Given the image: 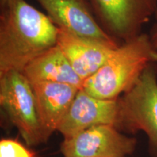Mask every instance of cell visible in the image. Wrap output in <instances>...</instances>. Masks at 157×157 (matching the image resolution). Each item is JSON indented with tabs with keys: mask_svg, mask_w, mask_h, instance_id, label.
Masks as SVG:
<instances>
[{
	"mask_svg": "<svg viewBox=\"0 0 157 157\" xmlns=\"http://www.w3.org/2000/svg\"><path fill=\"white\" fill-rule=\"evenodd\" d=\"M0 106L28 146L47 142L34 90L23 72L0 74Z\"/></svg>",
	"mask_w": 157,
	"mask_h": 157,
	"instance_id": "4",
	"label": "cell"
},
{
	"mask_svg": "<svg viewBox=\"0 0 157 157\" xmlns=\"http://www.w3.org/2000/svg\"><path fill=\"white\" fill-rule=\"evenodd\" d=\"M31 83L38 104L45 138L48 141L53 132L58 131L59 125L80 88L60 82Z\"/></svg>",
	"mask_w": 157,
	"mask_h": 157,
	"instance_id": "10",
	"label": "cell"
},
{
	"mask_svg": "<svg viewBox=\"0 0 157 157\" xmlns=\"http://www.w3.org/2000/svg\"><path fill=\"white\" fill-rule=\"evenodd\" d=\"M119 100H105L90 95L80 89L58 131L64 138L72 137L90 127L111 124L117 127Z\"/></svg>",
	"mask_w": 157,
	"mask_h": 157,
	"instance_id": "8",
	"label": "cell"
},
{
	"mask_svg": "<svg viewBox=\"0 0 157 157\" xmlns=\"http://www.w3.org/2000/svg\"><path fill=\"white\" fill-rule=\"evenodd\" d=\"M58 28L25 0H13L0 13V74L23 72L31 61L56 46Z\"/></svg>",
	"mask_w": 157,
	"mask_h": 157,
	"instance_id": "1",
	"label": "cell"
},
{
	"mask_svg": "<svg viewBox=\"0 0 157 157\" xmlns=\"http://www.w3.org/2000/svg\"><path fill=\"white\" fill-rule=\"evenodd\" d=\"M59 29L113 47L119 44L98 23L88 0H36Z\"/></svg>",
	"mask_w": 157,
	"mask_h": 157,
	"instance_id": "7",
	"label": "cell"
},
{
	"mask_svg": "<svg viewBox=\"0 0 157 157\" xmlns=\"http://www.w3.org/2000/svg\"><path fill=\"white\" fill-rule=\"evenodd\" d=\"M155 17H156V22H157V13H156V16H155ZM156 24H157V23H156Z\"/></svg>",
	"mask_w": 157,
	"mask_h": 157,
	"instance_id": "15",
	"label": "cell"
},
{
	"mask_svg": "<svg viewBox=\"0 0 157 157\" xmlns=\"http://www.w3.org/2000/svg\"><path fill=\"white\" fill-rule=\"evenodd\" d=\"M149 35H150L151 39L153 44H154L155 48L157 49V24L154 25L151 31V33Z\"/></svg>",
	"mask_w": 157,
	"mask_h": 157,
	"instance_id": "13",
	"label": "cell"
},
{
	"mask_svg": "<svg viewBox=\"0 0 157 157\" xmlns=\"http://www.w3.org/2000/svg\"><path fill=\"white\" fill-rule=\"evenodd\" d=\"M137 143L113 125L101 124L64 138L60 153L64 157H126L135 151Z\"/></svg>",
	"mask_w": 157,
	"mask_h": 157,
	"instance_id": "6",
	"label": "cell"
},
{
	"mask_svg": "<svg viewBox=\"0 0 157 157\" xmlns=\"http://www.w3.org/2000/svg\"><path fill=\"white\" fill-rule=\"evenodd\" d=\"M118 100L117 128L128 134L146 133L149 154L157 157V63L149 64L135 85Z\"/></svg>",
	"mask_w": 157,
	"mask_h": 157,
	"instance_id": "3",
	"label": "cell"
},
{
	"mask_svg": "<svg viewBox=\"0 0 157 157\" xmlns=\"http://www.w3.org/2000/svg\"><path fill=\"white\" fill-rule=\"evenodd\" d=\"M157 63V49L149 34H141L119 45L82 89L93 97L117 99L136 83L143 71Z\"/></svg>",
	"mask_w": 157,
	"mask_h": 157,
	"instance_id": "2",
	"label": "cell"
},
{
	"mask_svg": "<svg viewBox=\"0 0 157 157\" xmlns=\"http://www.w3.org/2000/svg\"><path fill=\"white\" fill-rule=\"evenodd\" d=\"M13 1V0H0V7L2 8V7H5L6 5H7Z\"/></svg>",
	"mask_w": 157,
	"mask_h": 157,
	"instance_id": "14",
	"label": "cell"
},
{
	"mask_svg": "<svg viewBox=\"0 0 157 157\" xmlns=\"http://www.w3.org/2000/svg\"><path fill=\"white\" fill-rule=\"evenodd\" d=\"M31 82L68 84L80 89L84 82L78 76L58 44L31 61L23 72Z\"/></svg>",
	"mask_w": 157,
	"mask_h": 157,
	"instance_id": "11",
	"label": "cell"
},
{
	"mask_svg": "<svg viewBox=\"0 0 157 157\" xmlns=\"http://www.w3.org/2000/svg\"><path fill=\"white\" fill-rule=\"evenodd\" d=\"M57 44L83 82L94 75L119 46H111L59 28Z\"/></svg>",
	"mask_w": 157,
	"mask_h": 157,
	"instance_id": "9",
	"label": "cell"
},
{
	"mask_svg": "<svg viewBox=\"0 0 157 157\" xmlns=\"http://www.w3.org/2000/svg\"><path fill=\"white\" fill-rule=\"evenodd\" d=\"M0 157H35L26 147L13 139L0 140Z\"/></svg>",
	"mask_w": 157,
	"mask_h": 157,
	"instance_id": "12",
	"label": "cell"
},
{
	"mask_svg": "<svg viewBox=\"0 0 157 157\" xmlns=\"http://www.w3.org/2000/svg\"><path fill=\"white\" fill-rule=\"evenodd\" d=\"M98 23L119 44L142 34L157 13V0H88Z\"/></svg>",
	"mask_w": 157,
	"mask_h": 157,
	"instance_id": "5",
	"label": "cell"
}]
</instances>
